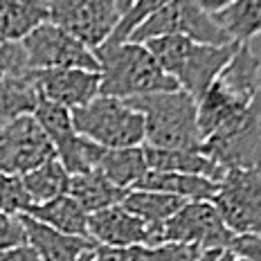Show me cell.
I'll use <instances>...</instances> for the list:
<instances>
[{
  "label": "cell",
  "instance_id": "1",
  "mask_svg": "<svg viewBox=\"0 0 261 261\" xmlns=\"http://www.w3.org/2000/svg\"><path fill=\"white\" fill-rule=\"evenodd\" d=\"M99 61V95L133 99L153 92L178 90V81L167 74L144 43H104L95 50Z\"/></svg>",
  "mask_w": 261,
  "mask_h": 261
},
{
  "label": "cell",
  "instance_id": "2",
  "mask_svg": "<svg viewBox=\"0 0 261 261\" xmlns=\"http://www.w3.org/2000/svg\"><path fill=\"white\" fill-rule=\"evenodd\" d=\"M144 45L155 57L160 68L171 74L178 86L196 101L210 90V86L239 50L237 43L210 45V43H196L187 36H158L146 41Z\"/></svg>",
  "mask_w": 261,
  "mask_h": 261
},
{
  "label": "cell",
  "instance_id": "3",
  "mask_svg": "<svg viewBox=\"0 0 261 261\" xmlns=\"http://www.w3.org/2000/svg\"><path fill=\"white\" fill-rule=\"evenodd\" d=\"M144 117V146L151 149H200L198 101L182 88L126 99Z\"/></svg>",
  "mask_w": 261,
  "mask_h": 261
},
{
  "label": "cell",
  "instance_id": "4",
  "mask_svg": "<svg viewBox=\"0 0 261 261\" xmlns=\"http://www.w3.org/2000/svg\"><path fill=\"white\" fill-rule=\"evenodd\" d=\"M72 124L81 138L104 149L144 144V117L126 99L99 95L90 104L72 111Z\"/></svg>",
  "mask_w": 261,
  "mask_h": 261
},
{
  "label": "cell",
  "instance_id": "5",
  "mask_svg": "<svg viewBox=\"0 0 261 261\" xmlns=\"http://www.w3.org/2000/svg\"><path fill=\"white\" fill-rule=\"evenodd\" d=\"M158 36H187L196 43H210V45L232 43L223 27L214 20V16L200 7L198 0H169L165 7L151 14L128 36V41L146 43Z\"/></svg>",
  "mask_w": 261,
  "mask_h": 261
},
{
  "label": "cell",
  "instance_id": "6",
  "mask_svg": "<svg viewBox=\"0 0 261 261\" xmlns=\"http://www.w3.org/2000/svg\"><path fill=\"white\" fill-rule=\"evenodd\" d=\"M212 203L234 237H261V167L227 169Z\"/></svg>",
  "mask_w": 261,
  "mask_h": 261
},
{
  "label": "cell",
  "instance_id": "7",
  "mask_svg": "<svg viewBox=\"0 0 261 261\" xmlns=\"http://www.w3.org/2000/svg\"><path fill=\"white\" fill-rule=\"evenodd\" d=\"M200 151L225 171L261 167V92L230 126L203 140Z\"/></svg>",
  "mask_w": 261,
  "mask_h": 261
},
{
  "label": "cell",
  "instance_id": "8",
  "mask_svg": "<svg viewBox=\"0 0 261 261\" xmlns=\"http://www.w3.org/2000/svg\"><path fill=\"white\" fill-rule=\"evenodd\" d=\"M30 70H90L99 72L95 50L54 23H43L23 41Z\"/></svg>",
  "mask_w": 261,
  "mask_h": 261
},
{
  "label": "cell",
  "instance_id": "9",
  "mask_svg": "<svg viewBox=\"0 0 261 261\" xmlns=\"http://www.w3.org/2000/svg\"><path fill=\"white\" fill-rule=\"evenodd\" d=\"M232 241L234 234L223 223L212 200H187L162 225V243H182L210 252V250H230Z\"/></svg>",
  "mask_w": 261,
  "mask_h": 261
},
{
  "label": "cell",
  "instance_id": "10",
  "mask_svg": "<svg viewBox=\"0 0 261 261\" xmlns=\"http://www.w3.org/2000/svg\"><path fill=\"white\" fill-rule=\"evenodd\" d=\"M47 12L50 23L63 27L92 50L104 45L122 20L115 0H47Z\"/></svg>",
  "mask_w": 261,
  "mask_h": 261
},
{
  "label": "cell",
  "instance_id": "11",
  "mask_svg": "<svg viewBox=\"0 0 261 261\" xmlns=\"http://www.w3.org/2000/svg\"><path fill=\"white\" fill-rule=\"evenodd\" d=\"M57 151L34 115H23L0 124V171L23 178Z\"/></svg>",
  "mask_w": 261,
  "mask_h": 261
},
{
  "label": "cell",
  "instance_id": "12",
  "mask_svg": "<svg viewBox=\"0 0 261 261\" xmlns=\"http://www.w3.org/2000/svg\"><path fill=\"white\" fill-rule=\"evenodd\" d=\"M34 117L39 119L45 135L50 138L54 151H57V158L70 171V176L97 169L99 158L104 153V146L90 142V140L81 138L77 133V128L72 124V111L41 99L39 108L34 111Z\"/></svg>",
  "mask_w": 261,
  "mask_h": 261
},
{
  "label": "cell",
  "instance_id": "13",
  "mask_svg": "<svg viewBox=\"0 0 261 261\" xmlns=\"http://www.w3.org/2000/svg\"><path fill=\"white\" fill-rule=\"evenodd\" d=\"M88 237L95 246L130 248V246H160V234L144 221L133 216L124 205H113L95 212L88 219Z\"/></svg>",
  "mask_w": 261,
  "mask_h": 261
},
{
  "label": "cell",
  "instance_id": "14",
  "mask_svg": "<svg viewBox=\"0 0 261 261\" xmlns=\"http://www.w3.org/2000/svg\"><path fill=\"white\" fill-rule=\"evenodd\" d=\"M41 99L63 106L68 111L90 104L99 97L101 77L90 70H32Z\"/></svg>",
  "mask_w": 261,
  "mask_h": 261
},
{
  "label": "cell",
  "instance_id": "15",
  "mask_svg": "<svg viewBox=\"0 0 261 261\" xmlns=\"http://www.w3.org/2000/svg\"><path fill=\"white\" fill-rule=\"evenodd\" d=\"M20 219L25 225L27 246L39 254V261H81L97 248L92 239L63 234L27 214H20Z\"/></svg>",
  "mask_w": 261,
  "mask_h": 261
},
{
  "label": "cell",
  "instance_id": "16",
  "mask_svg": "<svg viewBox=\"0 0 261 261\" xmlns=\"http://www.w3.org/2000/svg\"><path fill=\"white\" fill-rule=\"evenodd\" d=\"M146 162H149V171L192 173V176L210 178L214 182H221V178L225 176V169L200 149H151L146 146Z\"/></svg>",
  "mask_w": 261,
  "mask_h": 261
},
{
  "label": "cell",
  "instance_id": "17",
  "mask_svg": "<svg viewBox=\"0 0 261 261\" xmlns=\"http://www.w3.org/2000/svg\"><path fill=\"white\" fill-rule=\"evenodd\" d=\"M219 182L192 173H173V171H146L144 178L133 189L171 194L185 200H212Z\"/></svg>",
  "mask_w": 261,
  "mask_h": 261
},
{
  "label": "cell",
  "instance_id": "18",
  "mask_svg": "<svg viewBox=\"0 0 261 261\" xmlns=\"http://www.w3.org/2000/svg\"><path fill=\"white\" fill-rule=\"evenodd\" d=\"M97 171L106 176L108 180L117 187L130 189L135 187L149 171V162H146V146H126V149H104L99 158Z\"/></svg>",
  "mask_w": 261,
  "mask_h": 261
},
{
  "label": "cell",
  "instance_id": "19",
  "mask_svg": "<svg viewBox=\"0 0 261 261\" xmlns=\"http://www.w3.org/2000/svg\"><path fill=\"white\" fill-rule=\"evenodd\" d=\"M27 216L45 223V225L54 227V230L63 232V234H72V237H88V219L90 214L86 212L77 200L70 194H63L59 198L50 200L43 205H32L27 210Z\"/></svg>",
  "mask_w": 261,
  "mask_h": 261
},
{
  "label": "cell",
  "instance_id": "20",
  "mask_svg": "<svg viewBox=\"0 0 261 261\" xmlns=\"http://www.w3.org/2000/svg\"><path fill=\"white\" fill-rule=\"evenodd\" d=\"M47 20V0H0V36L7 41H23Z\"/></svg>",
  "mask_w": 261,
  "mask_h": 261
},
{
  "label": "cell",
  "instance_id": "21",
  "mask_svg": "<svg viewBox=\"0 0 261 261\" xmlns=\"http://www.w3.org/2000/svg\"><path fill=\"white\" fill-rule=\"evenodd\" d=\"M68 194L84 207L88 214L101 212L113 205H122L126 198V189L117 187L108 180L106 176H101L99 171H88V173H77L70 178V189Z\"/></svg>",
  "mask_w": 261,
  "mask_h": 261
},
{
  "label": "cell",
  "instance_id": "22",
  "mask_svg": "<svg viewBox=\"0 0 261 261\" xmlns=\"http://www.w3.org/2000/svg\"><path fill=\"white\" fill-rule=\"evenodd\" d=\"M203 250L182 243H160V246H130L92 250L90 261H198Z\"/></svg>",
  "mask_w": 261,
  "mask_h": 261
},
{
  "label": "cell",
  "instance_id": "23",
  "mask_svg": "<svg viewBox=\"0 0 261 261\" xmlns=\"http://www.w3.org/2000/svg\"><path fill=\"white\" fill-rule=\"evenodd\" d=\"M185 203H187L185 198H178V196H171V194L146 192V189H130L122 205L133 216H138L140 221H144L151 230H155L158 234H160V241H162V225H165Z\"/></svg>",
  "mask_w": 261,
  "mask_h": 261
},
{
  "label": "cell",
  "instance_id": "24",
  "mask_svg": "<svg viewBox=\"0 0 261 261\" xmlns=\"http://www.w3.org/2000/svg\"><path fill=\"white\" fill-rule=\"evenodd\" d=\"M39 104L41 92L32 70L18 77L0 79V124L23 115H34Z\"/></svg>",
  "mask_w": 261,
  "mask_h": 261
},
{
  "label": "cell",
  "instance_id": "25",
  "mask_svg": "<svg viewBox=\"0 0 261 261\" xmlns=\"http://www.w3.org/2000/svg\"><path fill=\"white\" fill-rule=\"evenodd\" d=\"M214 20L232 43L250 45V41L261 34V0H234L230 7L214 14Z\"/></svg>",
  "mask_w": 261,
  "mask_h": 261
},
{
  "label": "cell",
  "instance_id": "26",
  "mask_svg": "<svg viewBox=\"0 0 261 261\" xmlns=\"http://www.w3.org/2000/svg\"><path fill=\"white\" fill-rule=\"evenodd\" d=\"M70 171L61 165L59 158L43 162L39 169L30 171L27 176H23L25 192L30 196L32 205H43L50 200L59 198V196L68 194L70 189Z\"/></svg>",
  "mask_w": 261,
  "mask_h": 261
},
{
  "label": "cell",
  "instance_id": "27",
  "mask_svg": "<svg viewBox=\"0 0 261 261\" xmlns=\"http://www.w3.org/2000/svg\"><path fill=\"white\" fill-rule=\"evenodd\" d=\"M30 207H32V200L25 192L23 178L0 171V212L20 216V214H27Z\"/></svg>",
  "mask_w": 261,
  "mask_h": 261
},
{
  "label": "cell",
  "instance_id": "28",
  "mask_svg": "<svg viewBox=\"0 0 261 261\" xmlns=\"http://www.w3.org/2000/svg\"><path fill=\"white\" fill-rule=\"evenodd\" d=\"M167 3H169V0H135L133 7L122 16L119 25L115 27L113 36L106 43H124V41H128V36L133 34V32L138 30L146 18H149L153 12H158L160 7H165Z\"/></svg>",
  "mask_w": 261,
  "mask_h": 261
},
{
  "label": "cell",
  "instance_id": "29",
  "mask_svg": "<svg viewBox=\"0 0 261 261\" xmlns=\"http://www.w3.org/2000/svg\"><path fill=\"white\" fill-rule=\"evenodd\" d=\"M20 246H27L23 219L0 212V250H14Z\"/></svg>",
  "mask_w": 261,
  "mask_h": 261
},
{
  "label": "cell",
  "instance_id": "30",
  "mask_svg": "<svg viewBox=\"0 0 261 261\" xmlns=\"http://www.w3.org/2000/svg\"><path fill=\"white\" fill-rule=\"evenodd\" d=\"M230 250L239 257H246L250 261H261V237L259 234H246L234 237Z\"/></svg>",
  "mask_w": 261,
  "mask_h": 261
},
{
  "label": "cell",
  "instance_id": "31",
  "mask_svg": "<svg viewBox=\"0 0 261 261\" xmlns=\"http://www.w3.org/2000/svg\"><path fill=\"white\" fill-rule=\"evenodd\" d=\"M0 261H39V254L30 246H20L14 250H0Z\"/></svg>",
  "mask_w": 261,
  "mask_h": 261
},
{
  "label": "cell",
  "instance_id": "32",
  "mask_svg": "<svg viewBox=\"0 0 261 261\" xmlns=\"http://www.w3.org/2000/svg\"><path fill=\"white\" fill-rule=\"evenodd\" d=\"M198 3H200V7H203L205 12L214 16V14L223 12L225 7H230V5L234 3V0H198Z\"/></svg>",
  "mask_w": 261,
  "mask_h": 261
},
{
  "label": "cell",
  "instance_id": "33",
  "mask_svg": "<svg viewBox=\"0 0 261 261\" xmlns=\"http://www.w3.org/2000/svg\"><path fill=\"white\" fill-rule=\"evenodd\" d=\"M115 3H117L119 12H122V16H124V14H126L130 7H133V3H135V0H115Z\"/></svg>",
  "mask_w": 261,
  "mask_h": 261
},
{
  "label": "cell",
  "instance_id": "34",
  "mask_svg": "<svg viewBox=\"0 0 261 261\" xmlns=\"http://www.w3.org/2000/svg\"><path fill=\"white\" fill-rule=\"evenodd\" d=\"M223 252V250H210V252H203V257H200L198 261H216V257Z\"/></svg>",
  "mask_w": 261,
  "mask_h": 261
},
{
  "label": "cell",
  "instance_id": "35",
  "mask_svg": "<svg viewBox=\"0 0 261 261\" xmlns=\"http://www.w3.org/2000/svg\"><path fill=\"white\" fill-rule=\"evenodd\" d=\"M216 261H234V252L232 250H223L219 257H216Z\"/></svg>",
  "mask_w": 261,
  "mask_h": 261
},
{
  "label": "cell",
  "instance_id": "36",
  "mask_svg": "<svg viewBox=\"0 0 261 261\" xmlns=\"http://www.w3.org/2000/svg\"><path fill=\"white\" fill-rule=\"evenodd\" d=\"M234 261H250V259H246V257H239V254H234Z\"/></svg>",
  "mask_w": 261,
  "mask_h": 261
},
{
  "label": "cell",
  "instance_id": "37",
  "mask_svg": "<svg viewBox=\"0 0 261 261\" xmlns=\"http://www.w3.org/2000/svg\"><path fill=\"white\" fill-rule=\"evenodd\" d=\"M90 257H92V252H88V254H86V257L81 259V261H90Z\"/></svg>",
  "mask_w": 261,
  "mask_h": 261
},
{
  "label": "cell",
  "instance_id": "38",
  "mask_svg": "<svg viewBox=\"0 0 261 261\" xmlns=\"http://www.w3.org/2000/svg\"><path fill=\"white\" fill-rule=\"evenodd\" d=\"M0 39H3V36H0Z\"/></svg>",
  "mask_w": 261,
  "mask_h": 261
}]
</instances>
